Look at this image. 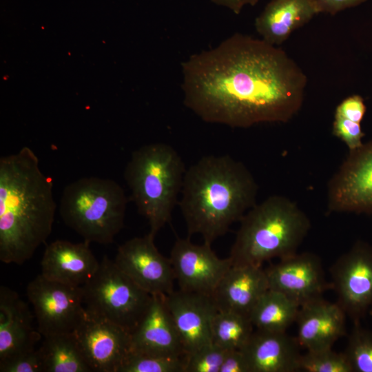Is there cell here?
Here are the masks:
<instances>
[{
    "label": "cell",
    "instance_id": "6da1fadb",
    "mask_svg": "<svg viewBox=\"0 0 372 372\" xmlns=\"http://www.w3.org/2000/svg\"><path fill=\"white\" fill-rule=\"evenodd\" d=\"M183 102L202 120L232 127L286 123L300 110L307 83L280 48L236 33L182 63Z\"/></svg>",
    "mask_w": 372,
    "mask_h": 372
},
{
    "label": "cell",
    "instance_id": "7a4b0ae2",
    "mask_svg": "<svg viewBox=\"0 0 372 372\" xmlns=\"http://www.w3.org/2000/svg\"><path fill=\"white\" fill-rule=\"evenodd\" d=\"M53 180L28 147L0 158V260L22 265L48 238L56 211Z\"/></svg>",
    "mask_w": 372,
    "mask_h": 372
},
{
    "label": "cell",
    "instance_id": "3957f363",
    "mask_svg": "<svg viewBox=\"0 0 372 372\" xmlns=\"http://www.w3.org/2000/svg\"><path fill=\"white\" fill-rule=\"evenodd\" d=\"M258 186L246 166L229 155L201 158L186 169L178 205L188 236L211 245L256 204Z\"/></svg>",
    "mask_w": 372,
    "mask_h": 372
},
{
    "label": "cell",
    "instance_id": "277c9868",
    "mask_svg": "<svg viewBox=\"0 0 372 372\" xmlns=\"http://www.w3.org/2000/svg\"><path fill=\"white\" fill-rule=\"evenodd\" d=\"M240 222L229 256L232 265L262 267L272 258L294 254L311 227L298 205L279 195L256 203Z\"/></svg>",
    "mask_w": 372,
    "mask_h": 372
},
{
    "label": "cell",
    "instance_id": "5b68a950",
    "mask_svg": "<svg viewBox=\"0 0 372 372\" xmlns=\"http://www.w3.org/2000/svg\"><path fill=\"white\" fill-rule=\"evenodd\" d=\"M185 172L180 154L168 144L151 143L132 152L124 178L152 235L155 236L171 220Z\"/></svg>",
    "mask_w": 372,
    "mask_h": 372
},
{
    "label": "cell",
    "instance_id": "8992f818",
    "mask_svg": "<svg viewBox=\"0 0 372 372\" xmlns=\"http://www.w3.org/2000/svg\"><path fill=\"white\" fill-rule=\"evenodd\" d=\"M127 204L123 189L114 180L84 177L64 188L59 213L84 241L107 245L123 227Z\"/></svg>",
    "mask_w": 372,
    "mask_h": 372
},
{
    "label": "cell",
    "instance_id": "52a82bcc",
    "mask_svg": "<svg viewBox=\"0 0 372 372\" xmlns=\"http://www.w3.org/2000/svg\"><path fill=\"white\" fill-rule=\"evenodd\" d=\"M82 289L87 311L120 326L131 334L152 298V295L138 286L107 256Z\"/></svg>",
    "mask_w": 372,
    "mask_h": 372
},
{
    "label": "cell",
    "instance_id": "ba28073f",
    "mask_svg": "<svg viewBox=\"0 0 372 372\" xmlns=\"http://www.w3.org/2000/svg\"><path fill=\"white\" fill-rule=\"evenodd\" d=\"M28 298L42 336L74 332L84 311L82 286H72L38 275L29 282Z\"/></svg>",
    "mask_w": 372,
    "mask_h": 372
},
{
    "label": "cell",
    "instance_id": "9c48e42d",
    "mask_svg": "<svg viewBox=\"0 0 372 372\" xmlns=\"http://www.w3.org/2000/svg\"><path fill=\"white\" fill-rule=\"evenodd\" d=\"M338 303L355 322L372 307V247L356 242L331 268Z\"/></svg>",
    "mask_w": 372,
    "mask_h": 372
},
{
    "label": "cell",
    "instance_id": "30bf717a",
    "mask_svg": "<svg viewBox=\"0 0 372 372\" xmlns=\"http://www.w3.org/2000/svg\"><path fill=\"white\" fill-rule=\"evenodd\" d=\"M327 192L329 212L372 214V140L349 151Z\"/></svg>",
    "mask_w": 372,
    "mask_h": 372
},
{
    "label": "cell",
    "instance_id": "8fae6325",
    "mask_svg": "<svg viewBox=\"0 0 372 372\" xmlns=\"http://www.w3.org/2000/svg\"><path fill=\"white\" fill-rule=\"evenodd\" d=\"M74 333L92 371L119 372L131 351L130 333L85 308Z\"/></svg>",
    "mask_w": 372,
    "mask_h": 372
},
{
    "label": "cell",
    "instance_id": "7c38bea8",
    "mask_svg": "<svg viewBox=\"0 0 372 372\" xmlns=\"http://www.w3.org/2000/svg\"><path fill=\"white\" fill-rule=\"evenodd\" d=\"M154 237L148 233L127 240L118 247L114 261L144 291L165 296L174 291L175 276L170 259L158 250Z\"/></svg>",
    "mask_w": 372,
    "mask_h": 372
},
{
    "label": "cell",
    "instance_id": "4fadbf2b",
    "mask_svg": "<svg viewBox=\"0 0 372 372\" xmlns=\"http://www.w3.org/2000/svg\"><path fill=\"white\" fill-rule=\"evenodd\" d=\"M169 259L180 290L208 295L232 265L229 257L218 258L211 245L194 244L189 236L177 238Z\"/></svg>",
    "mask_w": 372,
    "mask_h": 372
},
{
    "label": "cell",
    "instance_id": "5bb4252c",
    "mask_svg": "<svg viewBox=\"0 0 372 372\" xmlns=\"http://www.w3.org/2000/svg\"><path fill=\"white\" fill-rule=\"evenodd\" d=\"M265 272L270 289L285 294L300 306L322 298L331 287L325 279L320 258L309 252H296L279 259Z\"/></svg>",
    "mask_w": 372,
    "mask_h": 372
},
{
    "label": "cell",
    "instance_id": "9a60e30c",
    "mask_svg": "<svg viewBox=\"0 0 372 372\" xmlns=\"http://www.w3.org/2000/svg\"><path fill=\"white\" fill-rule=\"evenodd\" d=\"M163 298L185 355L212 342L211 324L218 311L212 295L179 289Z\"/></svg>",
    "mask_w": 372,
    "mask_h": 372
},
{
    "label": "cell",
    "instance_id": "2e32d148",
    "mask_svg": "<svg viewBox=\"0 0 372 372\" xmlns=\"http://www.w3.org/2000/svg\"><path fill=\"white\" fill-rule=\"evenodd\" d=\"M34 318L16 291L0 287V364L35 349L42 335L34 327Z\"/></svg>",
    "mask_w": 372,
    "mask_h": 372
},
{
    "label": "cell",
    "instance_id": "e0dca14e",
    "mask_svg": "<svg viewBox=\"0 0 372 372\" xmlns=\"http://www.w3.org/2000/svg\"><path fill=\"white\" fill-rule=\"evenodd\" d=\"M347 314L338 302L320 298L300 307L296 320L300 347L307 351L332 348L346 332Z\"/></svg>",
    "mask_w": 372,
    "mask_h": 372
},
{
    "label": "cell",
    "instance_id": "ac0fdd59",
    "mask_svg": "<svg viewBox=\"0 0 372 372\" xmlns=\"http://www.w3.org/2000/svg\"><path fill=\"white\" fill-rule=\"evenodd\" d=\"M89 242L56 240L45 249L41 273L46 278L72 286H83L93 276L99 262Z\"/></svg>",
    "mask_w": 372,
    "mask_h": 372
},
{
    "label": "cell",
    "instance_id": "d6986e66",
    "mask_svg": "<svg viewBox=\"0 0 372 372\" xmlns=\"http://www.w3.org/2000/svg\"><path fill=\"white\" fill-rule=\"evenodd\" d=\"M131 351L168 355H185L163 296H152L147 310L131 334Z\"/></svg>",
    "mask_w": 372,
    "mask_h": 372
},
{
    "label": "cell",
    "instance_id": "ffe728a7",
    "mask_svg": "<svg viewBox=\"0 0 372 372\" xmlns=\"http://www.w3.org/2000/svg\"><path fill=\"white\" fill-rule=\"evenodd\" d=\"M265 269L254 265H231L212 296L219 311L249 316L260 298L269 289Z\"/></svg>",
    "mask_w": 372,
    "mask_h": 372
},
{
    "label": "cell",
    "instance_id": "44dd1931",
    "mask_svg": "<svg viewBox=\"0 0 372 372\" xmlns=\"http://www.w3.org/2000/svg\"><path fill=\"white\" fill-rule=\"evenodd\" d=\"M300 346L286 331L254 330L242 351L251 372L299 371Z\"/></svg>",
    "mask_w": 372,
    "mask_h": 372
},
{
    "label": "cell",
    "instance_id": "7402d4cb",
    "mask_svg": "<svg viewBox=\"0 0 372 372\" xmlns=\"http://www.w3.org/2000/svg\"><path fill=\"white\" fill-rule=\"evenodd\" d=\"M318 14L312 0H271L254 25L262 40L278 46Z\"/></svg>",
    "mask_w": 372,
    "mask_h": 372
},
{
    "label": "cell",
    "instance_id": "603a6c76",
    "mask_svg": "<svg viewBox=\"0 0 372 372\" xmlns=\"http://www.w3.org/2000/svg\"><path fill=\"white\" fill-rule=\"evenodd\" d=\"M300 307L285 294L269 289L254 306L249 317L256 329L285 332L296 322Z\"/></svg>",
    "mask_w": 372,
    "mask_h": 372
},
{
    "label": "cell",
    "instance_id": "cb8c5ba5",
    "mask_svg": "<svg viewBox=\"0 0 372 372\" xmlns=\"http://www.w3.org/2000/svg\"><path fill=\"white\" fill-rule=\"evenodd\" d=\"M39 349L44 372H92L74 332L45 337Z\"/></svg>",
    "mask_w": 372,
    "mask_h": 372
},
{
    "label": "cell",
    "instance_id": "d4e9b609",
    "mask_svg": "<svg viewBox=\"0 0 372 372\" xmlns=\"http://www.w3.org/2000/svg\"><path fill=\"white\" fill-rule=\"evenodd\" d=\"M254 330L248 316L218 310L211 324V341L226 350H242Z\"/></svg>",
    "mask_w": 372,
    "mask_h": 372
},
{
    "label": "cell",
    "instance_id": "484cf974",
    "mask_svg": "<svg viewBox=\"0 0 372 372\" xmlns=\"http://www.w3.org/2000/svg\"><path fill=\"white\" fill-rule=\"evenodd\" d=\"M185 355L130 351L119 372H184Z\"/></svg>",
    "mask_w": 372,
    "mask_h": 372
},
{
    "label": "cell",
    "instance_id": "4316f807",
    "mask_svg": "<svg viewBox=\"0 0 372 372\" xmlns=\"http://www.w3.org/2000/svg\"><path fill=\"white\" fill-rule=\"evenodd\" d=\"M344 353L353 372H372V331L355 322Z\"/></svg>",
    "mask_w": 372,
    "mask_h": 372
},
{
    "label": "cell",
    "instance_id": "83f0119b",
    "mask_svg": "<svg viewBox=\"0 0 372 372\" xmlns=\"http://www.w3.org/2000/svg\"><path fill=\"white\" fill-rule=\"evenodd\" d=\"M305 372H353L345 353H338L332 348L307 351L302 354L299 371Z\"/></svg>",
    "mask_w": 372,
    "mask_h": 372
},
{
    "label": "cell",
    "instance_id": "f1b7e54d",
    "mask_svg": "<svg viewBox=\"0 0 372 372\" xmlns=\"http://www.w3.org/2000/svg\"><path fill=\"white\" fill-rule=\"evenodd\" d=\"M227 350L211 342L185 355L184 372H220Z\"/></svg>",
    "mask_w": 372,
    "mask_h": 372
},
{
    "label": "cell",
    "instance_id": "f546056e",
    "mask_svg": "<svg viewBox=\"0 0 372 372\" xmlns=\"http://www.w3.org/2000/svg\"><path fill=\"white\" fill-rule=\"evenodd\" d=\"M332 132L334 136L345 143L349 151L360 147L364 143L362 138L364 133L359 123L334 115Z\"/></svg>",
    "mask_w": 372,
    "mask_h": 372
},
{
    "label": "cell",
    "instance_id": "4dcf8cb0",
    "mask_svg": "<svg viewBox=\"0 0 372 372\" xmlns=\"http://www.w3.org/2000/svg\"><path fill=\"white\" fill-rule=\"evenodd\" d=\"M1 372H44L39 349H34L0 364Z\"/></svg>",
    "mask_w": 372,
    "mask_h": 372
},
{
    "label": "cell",
    "instance_id": "1f68e13d",
    "mask_svg": "<svg viewBox=\"0 0 372 372\" xmlns=\"http://www.w3.org/2000/svg\"><path fill=\"white\" fill-rule=\"evenodd\" d=\"M366 109L363 98L355 94L344 99L337 106L335 115L360 123L364 118Z\"/></svg>",
    "mask_w": 372,
    "mask_h": 372
},
{
    "label": "cell",
    "instance_id": "d6a6232c",
    "mask_svg": "<svg viewBox=\"0 0 372 372\" xmlns=\"http://www.w3.org/2000/svg\"><path fill=\"white\" fill-rule=\"evenodd\" d=\"M220 372H251L248 360L242 350H227Z\"/></svg>",
    "mask_w": 372,
    "mask_h": 372
},
{
    "label": "cell",
    "instance_id": "836d02e7",
    "mask_svg": "<svg viewBox=\"0 0 372 372\" xmlns=\"http://www.w3.org/2000/svg\"><path fill=\"white\" fill-rule=\"evenodd\" d=\"M367 0H312L318 14H335L344 10L357 6Z\"/></svg>",
    "mask_w": 372,
    "mask_h": 372
},
{
    "label": "cell",
    "instance_id": "e575fe53",
    "mask_svg": "<svg viewBox=\"0 0 372 372\" xmlns=\"http://www.w3.org/2000/svg\"><path fill=\"white\" fill-rule=\"evenodd\" d=\"M213 3L239 14L247 6H253L260 0H211Z\"/></svg>",
    "mask_w": 372,
    "mask_h": 372
},
{
    "label": "cell",
    "instance_id": "d590c367",
    "mask_svg": "<svg viewBox=\"0 0 372 372\" xmlns=\"http://www.w3.org/2000/svg\"><path fill=\"white\" fill-rule=\"evenodd\" d=\"M371 315H372V307H371Z\"/></svg>",
    "mask_w": 372,
    "mask_h": 372
}]
</instances>
